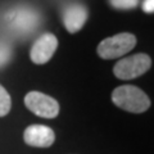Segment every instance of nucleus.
I'll use <instances>...</instances> for the list:
<instances>
[{"instance_id": "10", "label": "nucleus", "mask_w": 154, "mask_h": 154, "mask_svg": "<svg viewBox=\"0 0 154 154\" xmlns=\"http://www.w3.org/2000/svg\"><path fill=\"white\" fill-rule=\"evenodd\" d=\"M109 3L116 9H132L137 7L139 0H109Z\"/></svg>"}, {"instance_id": "12", "label": "nucleus", "mask_w": 154, "mask_h": 154, "mask_svg": "<svg viewBox=\"0 0 154 154\" xmlns=\"http://www.w3.org/2000/svg\"><path fill=\"white\" fill-rule=\"evenodd\" d=\"M143 11L145 13H154V0H144Z\"/></svg>"}, {"instance_id": "9", "label": "nucleus", "mask_w": 154, "mask_h": 154, "mask_svg": "<svg viewBox=\"0 0 154 154\" xmlns=\"http://www.w3.org/2000/svg\"><path fill=\"white\" fill-rule=\"evenodd\" d=\"M12 107V100L8 91L0 85V117H4L9 113Z\"/></svg>"}, {"instance_id": "1", "label": "nucleus", "mask_w": 154, "mask_h": 154, "mask_svg": "<svg viewBox=\"0 0 154 154\" xmlns=\"http://www.w3.org/2000/svg\"><path fill=\"white\" fill-rule=\"evenodd\" d=\"M112 102L126 112L143 113L150 107V100L141 89L132 85H122L112 93Z\"/></svg>"}, {"instance_id": "11", "label": "nucleus", "mask_w": 154, "mask_h": 154, "mask_svg": "<svg viewBox=\"0 0 154 154\" xmlns=\"http://www.w3.org/2000/svg\"><path fill=\"white\" fill-rule=\"evenodd\" d=\"M12 57V50L5 42H0V67L5 66Z\"/></svg>"}, {"instance_id": "5", "label": "nucleus", "mask_w": 154, "mask_h": 154, "mask_svg": "<svg viewBox=\"0 0 154 154\" xmlns=\"http://www.w3.org/2000/svg\"><path fill=\"white\" fill-rule=\"evenodd\" d=\"M58 48V40L53 33L46 32L41 35L37 40L33 42L31 48L30 57L31 60L35 64H44L48 63Z\"/></svg>"}, {"instance_id": "4", "label": "nucleus", "mask_w": 154, "mask_h": 154, "mask_svg": "<svg viewBox=\"0 0 154 154\" xmlns=\"http://www.w3.org/2000/svg\"><path fill=\"white\" fill-rule=\"evenodd\" d=\"M26 107L42 118H55L59 113V104L51 96L40 91H30L25 96Z\"/></svg>"}, {"instance_id": "3", "label": "nucleus", "mask_w": 154, "mask_h": 154, "mask_svg": "<svg viewBox=\"0 0 154 154\" xmlns=\"http://www.w3.org/2000/svg\"><path fill=\"white\" fill-rule=\"evenodd\" d=\"M150 66V57L144 54V53H139V54L130 55L127 58L118 60L114 66L113 72L114 76L118 77L119 80H132L149 71Z\"/></svg>"}, {"instance_id": "6", "label": "nucleus", "mask_w": 154, "mask_h": 154, "mask_svg": "<svg viewBox=\"0 0 154 154\" xmlns=\"http://www.w3.org/2000/svg\"><path fill=\"white\" fill-rule=\"evenodd\" d=\"M7 22L17 32H30L37 25V14L30 8H17L8 13Z\"/></svg>"}, {"instance_id": "7", "label": "nucleus", "mask_w": 154, "mask_h": 154, "mask_svg": "<svg viewBox=\"0 0 154 154\" xmlns=\"http://www.w3.org/2000/svg\"><path fill=\"white\" fill-rule=\"evenodd\" d=\"M23 140L27 145L48 148L55 141V134L49 126L45 125H31L23 132Z\"/></svg>"}, {"instance_id": "2", "label": "nucleus", "mask_w": 154, "mask_h": 154, "mask_svg": "<svg viewBox=\"0 0 154 154\" xmlns=\"http://www.w3.org/2000/svg\"><path fill=\"white\" fill-rule=\"evenodd\" d=\"M136 45V37L132 33L122 32L112 37H107L100 42L96 48V53L103 59H116L130 50H132Z\"/></svg>"}, {"instance_id": "8", "label": "nucleus", "mask_w": 154, "mask_h": 154, "mask_svg": "<svg viewBox=\"0 0 154 154\" xmlns=\"http://www.w3.org/2000/svg\"><path fill=\"white\" fill-rule=\"evenodd\" d=\"M86 19H88V9L82 4H69L63 11V23L67 31L71 33L79 32L86 23Z\"/></svg>"}]
</instances>
